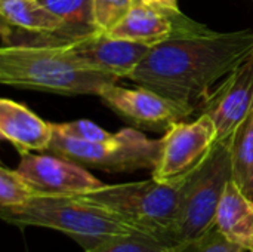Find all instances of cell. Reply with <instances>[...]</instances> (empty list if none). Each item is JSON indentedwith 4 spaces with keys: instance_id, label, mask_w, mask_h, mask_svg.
Listing matches in <instances>:
<instances>
[{
    "instance_id": "obj_7",
    "label": "cell",
    "mask_w": 253,
    "mask_h": 252,
    "mask_svg": "<svg viewBox=\"0 0 253 252\" xmlns=\"http://www.w3.org/2000/svg\"><path fill=\"white\" fill-rule=\"evenodd\" d=\"M218 143V131L209 114L193 122H176L162 137V154L151 177L172 181L188 175Z\"/></svg>"
},
{
    "instance_id": "obj_12",
    "label": "cell",
    "mask_w": 253,
    "mask_h": 252,
    "mask_svg": "<svg viewBox=\"0 0 253 252\" xmlns=\"http://www.w3.org/2000/svg\"><path fill=\"white\" fill-rule=\"evenodd\" d=\"M206 30V25L190 19L182 12L169 13L142 1H136L130 12L110 31V34L153 48L169 39L190 36Z\"/></svg>"
},
{
    "instance_id": "obj_4",
    "label": "cell",
    "mask_w": 253,
    "mask_h": 252,
    "mask_svg": "<svg viewBox=\"0 0 253 252\" xmlns=\"http://www.w3.org/2000/svg\"><path fill=\"white\" fill-rule=\"evenodd\" d=\"M0 217L18 227L31 226L58 230L73 238L83 250L110 236H150L120 217L77 196L40 195L24 205L0 208Z\"/></svg>"
},
{
    "instance_id": "obj_18",
    "label": "cell",
    "mask_w": 253,
    "mask_h": 252,
    "mask_svg": "<svg viewBox=\"0 0 253 252\" xmlns=\"http://www.w3.org/2000/svg\"><path fill=\"white\" fill-rule=\"evenodd\" d=\"M84 252H181V245H169L142 235H125L101 239Z\"/></svg>"
},
{
    "instance_id": "obj_22",
    "label": "cell",
    "mask_w": 253,
    "mask_h": 252,
    "mask_svg": "<svg viewBox=\"0 0 253 252\" xmlns=\"http://www.w3.org/2000/svg\"><path fill=\"white\" fill-rule=\"evenodd\" d=\"M246 250L230 242L216 226L203 238L181 245V252H245Z\"/></svg>"
},
{
    "instance_id": "obj_3",
    "label": "cell",
    "mask_w": 253,
    "mask_h": 252,
    "mask_svg": "<svg viewBox=\"0 0 253 252\" xmlns=\"http://www.w3.org/2000/svg\"><path fill=\"white\" fill-rule=\"evenodd\" d=\"M188 175L172 181L151 177L135 183L104 184L77 198L120 217L165 244L176 245V224Z\"/></svg>"
},
{
    "instance_id": "obj_6",
    "label": "cell",
    "mask_w": 253,
    "mask_h": 252,
    "mask_svg": "<svg viewBox=\"0 0 253 252\" xmlns=\"http://www.w3.org/2000/svg\"><path fill=\"white\" fill-rule=\"evenodd\" d=\"M47 153L111 174L153 171L162 154V138L151 140L133 128H125L98 143L80 141L53 132Z\"/></svg>"
},
{
    "instance_id": "obj_24",
    "label": "cell",
    "mask_w": 253,
    "mask_h": 252,
    "mask_svg": "<svg viewBox=\"0 0 253 252\" xmlns=\"http://www.w3.org/2000/svg\"><path fill=\"white\" fill-rule=\"evenodd\" d=\"M138 1H141V0H138Z\"/></svg>"
},
{
    "instance_id": "obj_10",
    "label": "cell",
    "mask_w": 253,
    "mask_h": 252,
    "mask_svg": "<svg viewBox=\"0 0 253 252\" xmlns=\"http://www.w3.org/2000/svg\"><path fill=\"white\" fill-rule=\"evenodd\" d=\"M99 97L114 113L141 128L166 131L170 125L191 116L182 105L142 86L129 89L111 83L102 89Z\"/></svg>"
},
{
    "instance_id": "obj_13",
    "label": "cell",
    "mask_w": 253,
    "mask_h": 252,
    "mask_svg": "<svg viewBox=\"0 0 253 252\" xmlns=\"http://www.w3.org/2000/svg\"><path fill=\"white\" fill-rule=\"evenodd\" d=\"M53 132V123L43 120L27 105L9 98L0 100V135L19 154L47 151Z\"/></svg>"
},
{
    "instance_id": "obj_16",
    "label": "cell",
    "mask_w": 253,
    "mask_h": 252,
    "mask_svg": "<svg viewBox=\"0 0 253 252\" xmlns=\"http://www.w3.org/2000/svg\"><path fill=\"white\" fill-rule=\"evenodd\" d=\"M233 181L253 198V105L228 138Z\"/></svg>"
},
{
    "instance_id": "obj_15",
    "label": "cell",
    "mask_w": 253,
    "mask_h": 252,
    "mask_svg": "<svg viewBox=\"0 0 253 252\" xmlns=\"http://www.w3.org/2000/svg\"><path fill=\"white\" fill-rule=\"evenodd\" d=\"M1 22L34 34H56L74 40L65 22L46 9L39 0H0Z\"/></svg>"
},
{
    "instance_id": "obj_8",
    "label": "cell",
    "mask_w": 253,
    "mask_h": 252,
    "mask_svg": "<svg viewBox=\"0 0 253 252\" xmlns=\"http://www.w3.org/2000/svg\"><path fill=\"white\" fill-rule=\"evenodd\" d=\"M62 46L80 65L119 79H127L151 49L147 45L119 39L98 30Z\"/></svg>"
},
{
    "instance_id": "obj_17",
    "label": "cell",
    "mask_w": 253,
    "mask_h": 252,
    "mask_svg": "<svg viewBox=\"0 0 253 252\" xmlns=\"http://www.w3.org/2000/svg\"><path fill=\"white\" fill-rule=\"evenodd\" d=\"M46 9L61 18L73 39L95 31L92 24V0H39Z\"/></svg>"
},
{
    "instance_id": "obj_9",
    "label": "cell",
    "mask_w": 253,
    "mask_h": 252,
    "mask_svg": "<svg viewBox=\"0 0 253 252\" xmlns=\"http://www.w3.org/2000/svg\"><path fill=\"white\" fill-rule=\"evenodd\" d=\"M16 171L39 195L77 196L104 186L83 165L55 154H21Z\"/></svg>"
},
{
    "instance_id": "obj_23",
    "label": "cell",
    "mask_w": 253,
    "mask_h": 252,
    "mask_svg": "<svg viewBox=\"0 0 253 252\" xmlns=\"http://www.w3.org/2000/svg\"><path fill=\"white\" fill-rule=\"evenodd\" d=\"M141 1L145 3V4H148V6H153L156 9L169 12V13L181 12L179 4H178V0H141Z\"/></svg>"
},
{
    "instance_id": "obj_11",
    "label": "cell",
    "mask_w": 253,
    "mask_h": 252,
    "mask_svg": "<svg viewBox=\"0 0 253 252\" xmlns=\"http://www.w3.org/2000/svg\"><path fill=\"white\" fill-rule=\"evenodd\" d=\"M253 105V52L213 89L200 113L213 120L218 141L228 140Z\"/></svg>"
},
{
    "instance_id": "obj_2",
    "label": "cell",
    "mask_w": 253,
    "mask_h": 252,
    "mask_svg": "<svg viewBox=\"0 0 253 252\" xmlns=\"http://www.w3.org/2000/svg\"><path fill=\"white\" fill-rule=\"evenodd\" d=\"M0 82L64 97L98 95L119 77L80 65L64 46H1Z\"/></svg>"
},
{
    "instance_id": "obj_14",
    "label": "cell",
    "mask_w": 253,
    "mask_h": 252,
    "mask_svg": "<svg viewBox=\"0 0 253 252\" xmlns=\"http://www.w3.org/2000/svg\"><path fill=\"white\" fill-rule=\"evenodd\" d=\"M216 229L233 244L253 252V198L233 180L227 184L216 212Z\"/></svg>"
},
{
    "instance_id": "obj_19",
    "label": "cell",
    "mask_w": 253,
    "mask_h": 252,
    "mask_svg": "<svg viewBox=\"0 0 253 252\" xmlns=\"http://www.w3.org/2000/svg\"><path fill=\"white\" fill-rule=\"evenodd\" d=\"M36 196L40 195L16 169H9L6 166L0 168V208L19 206Z\"/></svg>"
},
{
    "instance_id": "obj_5",
    "label": "cell",
    "mask_w": 253,
    "mask_h": 252,
    "mask_svg": "<svg viewBox=\"0 0 253 252\" xmlns=\"http://www.w3.org/2000/svg\"><path fill=\"white\" fill-rule=\"evenodd\" d=\"M231 180L228 140L218 141L187 177L175 233L176 245L194 242L216 226L218 206Z\"/></svg>"
},
{
    "instance_id": "obj_20",
    "label": "cell",
    "mask_w": 253,
    "mask_h": 252,
    "mask_svg": "<svg viewBox=\"0 0 253 252\" xmlns=\"http://www.w3.org/2000/svg\"><path fill=\"white\" fill-rule=\"evenodd\" d=\"M138 0H92V24L95 30L110 33L130 12Z\"/></svg>"
},
{
    "instance_id": "obj_21",
    "label": "cell",
    "mask_w": 253,
    "mask_h": 252,
    "mask_svg": "<svg viewBox=\"0 0 253 252\" xmlns=\"http://www.w3.org/2000/svg\"><path fill=\"white\" fill-rule=\"evenodd\" d=\"M53 131L61 134V135H65L68 138H74V140H80V141H89V143L105 141L113 135L108 131L98 126L96 123L86 120V119L65 122V123H53Z\"/></svg>"
},
{
    "instance_id": "obj_1",
    "label": "cell",
    "mask_w": 253,
    "mask_h": 252,
    "mask_svg": "<svg viewBox=\"0 0 253 252\" xmlns=\"http://www.w3.org/2000/svg\"><path fill=\"white\" fill-rule=\"evenodd\" d=\"M252 52L253 30L218 33L208 28L153 46L127 79L193 114L203 107L215 85Z\"/></svg>"
}]
</instances>
